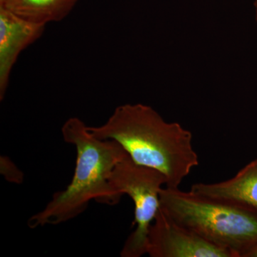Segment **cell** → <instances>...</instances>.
Wrapping results in <instances>:
<instances>
[{
	"instance_id": "cell-8",
	"label": "cell",
	"mask_w": 257,
	"mask_h": 257,
	"mask_svg": "<svg viewBox=\"0 0 257 257\" xmlns=\"http://www.w3.org/2000/svg\"><path fill=\"white\" fill-rule=\"evenodd\" d=\"M78 0H8L3 8L32 23L46 25L63 20Z\"/></svg>"
},
{
	"instance_id": "cell-9",
	"label": "cell",
	"mask_w": 257,
	"mask_h": 257,
	"mask_svg": "<svg viewBox=\"0 0 257 257\" xmlns=\"http://www.w3.org/2000/svg\"><path fill=\"white\" fill-rule=\"evenodd\" d=\"M1 174L7 180L20 184L23 181V173L8 157H1Z\"/></svg>"
},
{
	"instance_id": "cell-6",
	"label": "cell",
	"mask_w": 257,
	"mask_h": 257,
	"mask_svg": "<svg viewBox=\"0 0 257 257\" xmlns=\"http://www.w3.org/2000/svg\"><path fill=\"white\" fill-rule=\"evenodd\" d=\"M45 25L32 23L0 7V99H4L10 74L19 55L38 40Z\"/></svg>"
},
{
	"instance_id": "cell-7",
	"label": "cell",
	"mask_w": 257,
	"mask_h": 257,
	"mask_svg": "<svg viewBox=\"0 0 257 257\" xmlns=\"http://www.w3.org/2000/svg\"><path fill=\"white\" fill-rule=\"evenodd\" d=\"M191 192L204 197L248 206L257 210V158L232 178L218 183H197Z\"/></svg>"
},
{
	"instance_id": "cell-10",
	"label": "cell",
	"mask_w": 257,
	"mask_h": 257,
	"mask_svg": "<svg viewBox=\"0 0 257 257\" xmlns=\"http://www.w3.org/2000/svg\"><path fill=\"white\" fill-rule=\"evenodd\" d=\"M246 257H257V247L253 248L252 251H250Z\"/></svg>"
},
{
	"instance_id": "cell-1",
	"label": "cell",
	"mask_w": 257,
	"mask_h": 257,
	"mask_svg": "<svg viewBox=\"0 0 257 257\" xmlns=\"http://www.w3.org/2000/svg\"><path fill=\"white\" fill-rule=\"evenodd\" d=\"M88 128L99 140L119 144L135 163L161 172L165 187L179 188L199 165L191 132L179 123L167 122L145 104L117 106L104 124Z\"/></svg>"
},
{
	"instance_id": "cell-5",
	"label": "cell",
	"mask_w": 257,
	"mask_h": 257,
	"mask_svg": "<svg viewBox=\"0 0 257 257\" xmlns=\"http://www.w3.org/2000/svg\"><path fill=\"white\" fill-rule=\"evenodd\" d=\"M151 257H234L192 230L179 224L160 209L152 223L147 243Z\"/></svg>"
},
{
	"instance_id": "cell-4",
	"label": "cell",
	"mask_w": 257,
	"mask_h": 257,
	"mask_svg": "<svg viewBox=\"0 0 257 257\" xmlns=\"http://www.w3.org/2000/svg\"><path fill=\"white\" fill-rule=\"evenodd\" d=\"M109 182L115 192L121 197L128 195L135 205V229L125 241L120 255L147 254L149 231L160 209L161 189L167 182L165 176L155 169L135 163L128 155L115 166Z\"/></svg>"
},
{
	"instance_id": "cell-2",
	"label": "cell",
	"mask_w": 257,
	"mask_h": 257,
	"mask_svg": "<svg viewBox=\"0 0 257 257\" xmlns=\"http://www.w3.org/2000/svg\"><path fill=\"white\" fill-rule=\"evenodd\" d=\"M62 133L64 141L76 149L74 175L65 189L55 193L45 209L29 219L31 229L74 219L86 210L91 201L115 205L121 199L109 178L115 166L128 156L122 147L113 140L96 138L77 117L67 119Z\"/></svg>"
},
{
	"instance_id": "cell-12",
	"label": "cell",
	"mask_w": 257,
	"mask_h": 257,
	"mask_svg": "<svg viewBox=\"0 0 257 257\" xmlns=\"http://www.w3.org/2000/svg\"><path fill=\"white\" fill-rule=\"evenodd\" d=\"M7 1H8V0H0V6L5 5Z\"/></svg>"
},
{
	"instance_id": "cell-11",
	"label": "cell",
	"mask_w": 257,
	"mask_h": 257,
	"mask_svg": "<svg viewBox=\"0 0 257 257\" xmlns=\"http://www.w3.org/2000/svg\"><path fill=\"white\" fill-rule=\"evenodd\" d=\"M254 8H255V18H256V21L257 22V0H255Z\"/></svg>"
},
{
	"instance_id": "cell-3",
	"label": "cell",
	"mask_w": 257,
	"mask_h": 257,
	"mask_svg": "<svg viewBox=\"0 0 257 257\" xmlns=\"http://www.w3.org/2000/svg\"><path fill=\"white\" fill-rule=\"evenodd\" d=\"M160 204L171 219L234 257H246L257 247L253 208L167 187L161 189Z\"/></svg>"
}]
</instances>
